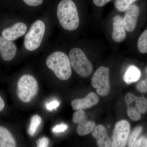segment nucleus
Segmentation results:
<instances>
[{
	"label": "nucleus",
	"mask_w": 147,
	"mask_h": 147,
	"mask_svg": "<svg viewBox=\"0 0 147 147\" xmlns=\"http://www.w3.org/2000/svg\"><path fill=\"white\" fill-rule=\"evenodd\" d=\"M57 16L61 26L65 30L73 31L79 27V13L76 4L72 0H62L59 3Z\"/></svg>",
	"instance_id": "1"
},
{
	"label": "nucleus",
	"mask_w": 147,
	"mask_h": 147,
	"mask_svg": "<svg viewBox=\"0 0 147 147\" xmlns=\"http://www.w3.org/2000/svg\"><path fill=\"white\" fill-rule=\"evenodd\" d=\"M47 67L56 76L63 81L68 80L71 75V65L69 58L65 53L55 52L50 54L46 61Z\"/></svg>",
	"instance_id": "2"
},
{
	"label": "nucleus",
	"mask_w": 147,
	"mask_h": 147,
	"mask_svg": "<svg viewBox=\"0 0 147 147\" xmlns=\"http://www.w3.org/2000/svg\"><path fill=\"white\" fill-rule=\"evenodd\" d=\"M69 58L71 66L79 76L86 78L91 74L92 65L83 50L77 47L73 48L69 52Z\"/></svg>",
	"instance_id": "3"
},
{
	"label": "nucleus",
	"mask_w": 147,
	"mask_h": 147,
	"mask_svg": "<svg viewBox=\"0 0 147 147\" xmlns=\"http://www.w3.org/2000/svg\"><path fill=\"white\" fill-rule=\"evenodd\" d=\"M45 24L40 20H37L32 25L24 38L25 48L30 51L36 50L41 45L45 34Z\"/></svg>",
	"instance_id": "4"
},
{
	"label": "nucleus",
	"mask_w": 147,
	"mask_h": 147,
	"mask_svg": "<svg viewBox=\"0 0 147 147\" xmlns=\"http://www.w3.org/2000/svg\"><path fill=\"white\" fill-rule=\"evenodd\" d=\"M38 90L37 82L31 75H24L18 80L17 94L19 99L23 102H30L36 94Z\"/></svg>",
	"instance_id": "5"
},
{
	"label": "nucleus",
	"mask_w": 147,
	"mask_h": 147,
	"mask_svg": "<svg viewBox=\"0 0 147 147\" xmlns=\"http://www.w3.org/2000/svg\"><path fill=\"white\" fill-rule=\"evenodd\" d=\"M110 69L104 66L98 69L92 78L91 84L96 89L98 94L101 96H106L110 91Z\"/></svg>",
	"instance_id": "6"
},
{
	"label": "nucleus",
	"mask_w": 147,
	"mask_h": 147,
	"mask_svg": "<svg viewBox=\"0 0 147 147\" xmlns=\"http://www.w3.org/2000/svg\"><path fill=\"white\" fill-rule=\"evenodd\" d=\"M130 130V124L127 121L123 120L117 123L113 130L112 147H125Z\"/></svg>",
	"instance_id": "7"
},
{
	"label": "nucleus",
	"mask_w": 147,
	"mask_h": 147,
	"mask_svg": "<svg viewBox=\"0 0 147 147\" xmlns=\"http://www.w3.org/2000/svg\"><path fill=\"white\" fill-rule=\"evenodd\" d=\"M72 121L74 123L78 124L76 132L79 136L89 134L95 127L94 122L87 121L86 113L83 110H78L74 113Z\"/></svg>",
	"instance_id": "8"
},
{
	"label": "nucleus",
	"mask_w": 147,
	"mask_h": 147,
	"mask_svg": "<svg viewBox=\"0 0 147 147\" xmlns=\"http://www.w3.org/2000/svg\"><path fill=\"white\" fill-rule=\"evenodd\" d=\"M125 100L127 106V111H135L144 114L147 111V99L144 97H137L132 93L127 94Z\"/></svg>",
	"instance_id": "9"
},
{
	"label": "nucleus",
	"mask_w": 147,
	"mask_h": 147,
	"mask_svg": "<svg viewBox=\"0 0 147 147\" xmlns=\"http://www.w3.org/2000/svg\"><path fill=\"white\" fill-rule=\"evenodd\" d=\"M140 10L138 6L131 4L125 11V15L123 18L124 27L127 31H134L137 26Z\"/></svg>",
	"instance_id": "10"
},
{
	"label": "nucleus",
	"mask_w": 147,
	"mask_h": 147,
	"mask_svg": "<svg viewBox=\"0 0 147 147\" xmlns=\"http://www.w3.org/2000/svg\"><path fill=\"white\" fill-rule=\"evenodd\" d=\"M99 102V98L94 92H90L86 96L81 99H76L71 102L74 110H83L91 108Z\"/></svg>",
	"instance_id": "11"
},
{
	"label": "nucleus",
	"mask_w": 147,
	"mask_h": 147,
	"mask_svg": "<svg viewBox=\"0 0 147 147\" xmlns=\"http://www.w3.org/2000/svg\"><path fill=\"white\" fill-rule=\"evenodd\" d=\"M16 45L11 40L0 36V52L3 60L11 61L16 55Z\"/></svg>",
	"instance_id": "12"
},
{
	"label": "nucleus",
	"mask_w": 147,
	"mask_h": 147,
	"mask_svg": "<svg viewBox=\"0 0 147 147\" xmlns=\"http://www.w3.org/2000/svg\"><path fill=\"white\" fill-rule=\"evenodd\" d=\"M27 30L26 25L24 23L18 22L11 28L4 29L2 32L3 37L9 40L13 41L24 35Z\"/></svg>",
	"instance_id": "13"
},
{
	"label": "nucleus",
	"mask_w": 147,
	"mask_h": 147,
	"mask_svg": "<svg viewBox=\"0 0 147 147\" xmlns=\"http://www.w3.org/2000/svg\"><path fill=\"white\" fill-rule=\"evenodd\" d=\"M125 29L124 27L123 18L120 15H116L113 18L112 38L117 42L123 41L126 37Z\"/></svg>",
	"instance_id": "14"
},
{
	"label": "nucleus",
	"mask_w": 147,
	"mask_h": 147,
	"mask_svg": "<svg viewBox=\"0 0 147 147\" xmlns=\"http://www.w3.org/2000/svg\"><path fill=\"white\" fill-rule=\"evenodd\" d=\"M92 136L97 140V146L99 147H112L111 140L108 137L105 127L99 125L95 127Z\"/></svg>",
	"instance_id": "15"
},
{
	"label": "nucleus",
	"mask_w": 147,
	"mask_h": 147,
	"mask_svg": "<svg viewBox=\"0 0 147 147\" xmlns=\"http://www.w3.org/2000/svg\"><path fill=\"white\" fill-rule=\"evenodd\" d=\"M16 142L10 132L2 126H0V147H15Z\"/></svg>",
	"instance_id": "16"
},
{
	"label": "nucleus",
	"mask_w": 147,
	"mask_h": 147,
	"mask_svg": "<svg viewBox=\"0 0 147 147\" xmlns=\"http://www.w3.org/2000/svg\"><path fill=\"white\" fill-rule=\"evenodd\" d=\"M141 72L139 69L134 65H131L127 69L123 76V80L127 84L137 82L140 78Z\"/></svg>",
	"instance_id": "17"
},
{
	"label": "nucleus",
	"mask_w": 147,
	"mask_h": 147,
	"mask_svg": "<svg viewBox=\"0 0 147 147\" xmlns=\"http://www.w3.org/2000/svg\"><path fill=\"white\" fill-rule=\"evenodd\" d=\"M137 47L140 53H147V30L141 34L138 39Z\"/></svg>",
	"instance_id": "18"
},
{
	"label": "nucleus",
	"mask_w": 147,
	"mask_h": 147,
	"mask_svg": "<svg viewBox=\"0 0 147 147\" xmlns=\"http://www.w3.org/2000/svg\"><path fill=\"white\" fill-rule=\"evenodd\" d=\"M42 122V119L39 115H35L31 120L28 129V133L30 136H33L36 132L37 129Z\"/></svg>",
	"instance_id": "19"
},
{
	"label": "nucleus",
	"mask_w": 147,
	"mask_h": 147,
	"mask_svg": "<svg viewBox=\"0 0 147 147\" xmlns=\"http://www.w3.org/2000/svg\"><path fill=\"white\" fill-rule=\"evenodd\" d=\"M137 0H116L115 5L116 8L120 12H124Z\"/></svg>",
	"instance_id": "20"
},
{
	"label": "nucleus",
	"mask_w": 147,
	"mask_h": 147,
	"mask_svg": "<svg viewBox=\"0 0 147 147\" xmlns=\"http://www.w3.org/2000/svg\"><path fill=\"white\" fill-rule=\"evenodd\" d=\"M142 131V127L139 126L136 127L129 137L127 143L128 147H134V145L137 141V137Z\"/></svg>",
	"instance_id": "21"
},
{
	"label": "nucleus",
	"mask_w": 147,
	"mask_h": 147,
	"mask_svg": "<svg viewBox=\"0 0 147 147\" xmlns=\"http://www.w3.org/2000/svg\"><path fill=\"white\" fill-rule=\"evenodd\" d=\"M134 147H147V139L145 137H142L140 139H137Z\"/></svg>",
	"instance_id": "22"
},
{
	"label": "nucleus",
	"mask_w": 147,
	"mask_h": 147,
	"mask_svg": "<svg viewBox=\"0 0 147 147\" xmlns=\"http://www.w3.org/2000/svg\"><path fill=\"white\" fill-rule=\"evenodd\" d=\"M67 128V125L64 124H61L54 127L53 128L52 131L54 133H59V132H63L65 131Z\"/></svg>",
	"instance_id": "23"
},
{
	"label": "nucleus",
	"mask_w": 147,
	"mask_h": 147,
	"mask_svg": "<svg viewBox=\"0 0 147 147\" xmlns=\"http://www.w3.org/2000/svg\"><path fill=\"white\" fill-rule=\"evenodd\" d=\"M49 144V139L45 137L40 138L36 141L37 146L38 147H47Z\"/></svg>",
	"instance_id": "24"
},
{
	"label": "nucleus",
	"mask_w": 147,
	"mask_h": 147,
	"mask_svg": "<svg viewBox=\"0 0 147 147\" xmlns=\"http://www.w3.org/2000/svg\"><path fill=\"white\" fill-rule=\"evenodd\" d=\"M137 90L143 93L146 92L147 86L146 81H142L138 83L137 86Z\"/></svg>",
	"instance_id": "25"
},
{
	"label": "nucleus",
	"mask_w": 147,
	"mask_h": 147,
	"mask_svg": "<svg viewBox=\"0 0 147 147\" xmlns=\"http://www.w3.org/2000/svg\"><path fill=\"white\" fill-rule=\"evenodd\" d=\"M25 3L30 6H37L42 4L43 0H23Z\"/></svg>",
	"instance_id": "26"
},
{
	"label": "nucleus",
	"mask_w": 147,
	"mask_h": 147,
	"mask_svg": "<svg viewBox=\"0 0 147 147\" xmlns=\"http://www.w3.org/2000/svg\"><path fill=\"white\" fill-rule=\"evenodd\" d=\"M59 102L58 100H53V101L46 104V108L47 110L51 111L53 109L57 108L58 106L59 105Z\"/></svg>",
	"instance_id": "27"
},
{
	"label": "nucleus",
	"mask_w": 147,
	"mask_h": 147,
	"mask_svg": "<svg viewBox=\"0 0 147 147\" xmlns=\"http://www.w3.org/2000/svg\"><path fill=\"white\" fill-rule=\"evenodd\" d=\"M96 6L101 7L106 5L112 0H92Z\"/></svg>",
	"instance_id": "28"
},
{
	"label": "nucleus",
	"mask_w": 147,
	"mask_h": 147,
	"mask_svg": "<svg viewBox=\"0 0 147 147\" xmlns=\"http://www.w3.org/2000/svg\"><path fill=\"white\" fill-rule=\"evenodd\" d=\"M5 107V102L2 98L0 96V112L3 110Z\"/></svg>",
	"instance_id": "29"
},
{
	"label": "nucleus",
	"mask_w": 147,
	"mask_h": 147,
	"mask_svg": "<svg viewBox=\"0 0 147 147\" xmlns=\"http://www.w3.org/2000/svg\"><path fill=\"white\" fill-rule=\"evenodd\" d=\"M146 72L147 74V67H146ZM146 82L147 83V78L146 80Z\"/></svg>",
	"instance_id": "30"
}]
</instances>
